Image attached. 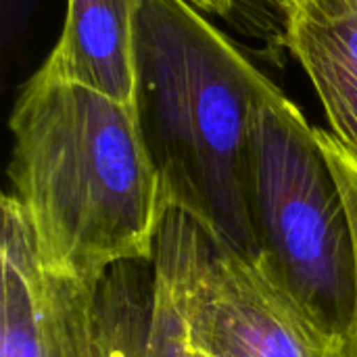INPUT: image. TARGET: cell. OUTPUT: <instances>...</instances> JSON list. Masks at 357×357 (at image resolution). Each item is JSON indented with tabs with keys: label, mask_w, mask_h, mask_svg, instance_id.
Segmentation results:
<instances>
[{
	"label": "cell",
	"mask_w": 357,
	"mask_h": 357,
	"mask_svg": "<svg viewBox=\"0 0 357 357\" xmlns=\"http://www.w3.org/2000/svg\"><path fill=\"white\" fill-rule=\"evenodd\" d=\"M251 218L257 251L328 328L356 318V243L349 211L318 130L274 86L253 117Z\"/></svg>",
	"instance_id": "3957f363"
},
{
	"label": "cell",
	"mask_w": 357,
	"mask_h": 357,
	"mask_svg": "<svg viewBox=\"0 0 357 357\" xmlns=\"http://www.w3.org/2000/svg\"><path fill=\"white\" fill-rule=\"evenodd\" d=\"M287 40L357 167V0H299L287 15Z\"/></svg>",
	"instance_id": "ba28073f"
},
{
	"label": "cell",
	"mask_w": 357,
	"mask_h": 357,
	"mask_svg": "<svg viewBox=\"0 0 357 357\" xmlns=\"http://www.w3.org/2000/svg\"><path fill=\"white\" fill-rule=\"evenodd\" d=\"M190 0H142L138 113L172 207L215 247L255 255L253 117L274 88Z\"/></svg>",
	"instance_id": "7a4b0ae2"
},
{
	"label": "cell",
	"mask_w": 357,
	"mask_h": 357,
	"mask_svg": "<svg viewBox=\"0 0 357 357\" xmlns=\"http://www.w3.org/2000/svg\"><path fill=\"white\" fill-rule=\"evenodd\" d=\"M213 241L186 211L172 207L155 251L109 268L94 282L98 357H209L201 301Z\"/></svg>",
	"instance_id": "277c9868"
},
{
	"label": "cell",
	"mask_w": 357,
	"mask_h": 357,
	"mask_svg": "<svg viewBox=\"0 0 357 357\" xmlns=\"http://www.w3.org/2000/svg\"><path fill=\"white\" fill-rule=\"evenodd\" d=\"M201 337L209 357H349L345 335L322 324L261 253L213 245Z\"/></svg>",
	"instance_id": "5b68a950"
},
{
	"label": "cell",
	"mask_w": 357,
	"mask_h": 357,
	"mask_svg": "<svg viewBox=\"0 0 357 357\" xmlns=\"http://www.w3.org/2000/svg\"><path fill=\"white\" fill-rule=\"evenodd\" d=\"M8 178L42 266L96 282L153 255L172 209L136 102L29 77L10 115Z\"/></svg>",
	"instance_id": "6da1fadb"
},
{
	"label": "cell",
	"mask_w": 357,
	"mask_h": 357,
	"mask_svg": "<svg viewBox=\"0 0 357 357\" xmlns=\"http://www.w3.org/2000/svg\"><path fill=\"white\" fill-rule=\"evenodd\" d=\"M0 357H98L94 282L48 272L15 195L2 199Z\"/></svg>",
	"instance_id": "8992f818"
},
{
	"label": "cell",
	"mask_w": 357,
	"mask_h": 357,
	"mask_svg": "<svg viewBox=\"0 0 357 357\" xmlns=\"http://www.w3.org/2000/svg\"><path fill=\"white\" fill-rule=\"evenodd\" d=\"M322 149L333 165V172L339 180L347 211H349V220H351V230H354V243H356V272H357V167L354 165V161L341 151V146L335 142L331 132L318 130ZM357 276V274H356ZM357 293V291H356ZM349 341V357H357V295H356V318L351 324V331L347 335Z\"/></svg>",
	"instance_id": "9c48e42d"
},
{
	"label": "cell",
	"mask_w": 357,
	"mask_h": 357,
	"mask_svg": "<svg viewBox=\"0 0 357 357\" xmlns=\"http://www.w3.org/2000/svg\"><path fill=\"white\" fill-rule=\"evenodd\" d=\"M140 2L67 0L61 36L38 73L136 102Z\"/></svg>",
	"instance_id": "52a82bcc"
},
{
	"label": "cell",
	"mask_w": 357,
	"mask_h": 357,
	"mask_svg": "<svg viewBox=\"0 0 357 357\" xmlns=\"http://www.w3.org/2000/svg\"><path fill=\"white\" fill-rule=\"evenodd\" d=\"M190 2L201 10L215 13V15H228L236 4V0H190ZM268 2H272L280 13H284V17L299 4V0H268Z\"/></svg>",
	"instance_id": "30bf717a"
}]
</instances>
